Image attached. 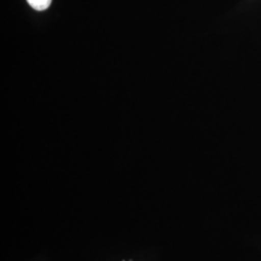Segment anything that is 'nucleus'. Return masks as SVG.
Listing matches in <instances>:
<instances>
[{
	"label": "nucleus",
	"mask_w": 261,
	"mask_h": 261,
	"mask_svg": "<svg viewBox=\"0 0 261 261\" xmlns=\"http://www.w3.org/2000/svg\"><path fill=\"white\" fill-rule=\"evenodd\" d=\"M28 4L36 11H44L47 10L53 0H27Z\"/></svg>",
	"instance_id": "1"
}]
</instances>
